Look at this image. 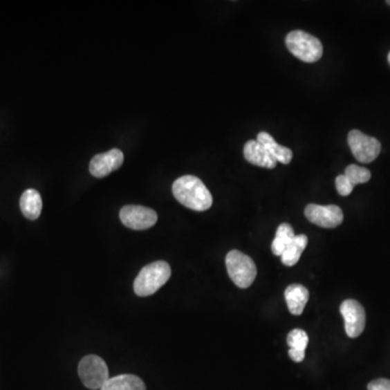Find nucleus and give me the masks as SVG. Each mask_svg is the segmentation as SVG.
Here are the masks:
<instances>
[{"mask_svg": "<svg viewBox=\"0 0 390 390\" xmlns=\"http://www.w3.org/2000/svg\"><path fill=\"white\" fill-rule=\"evenodd\" d=\"M173 193L178 202L196 212H204L213 205V196L207 187L194 176L178 178L173 185Z\"/></svg>", "mask_w": 390, "mask_h": 390, "instance_id": "f257e3e1", "label": "nucleus"}, {"mask_svg": "<svg viewBox=\"0 0 390 390\" xmlns=\"http://www.w3.org/2000/svg\"><path fill=\"white\" fill-rule=\"evenodd\" d=\"M170 275L171 269L166 261L150 263L141 269L133 283V290L141 297L153 295L169 280Z\"/></svg>", "mask_w": 390, "mask_h": 390, "instance_id": "f03ea898", "label": "nucleus"}, {"mask_svg": "<svg viewBox=\"0 0 390 390\" xmlns=\"http://www.w3.org/2000/svg\"><path fill=\"white\" fill-rule=\"evenodd\" d=\"M286 44L290 53L304 62H317L323 55L320 40L304 30L290 32L286 36Z\"/></svg>", "mask_w": 390, "mask_h": 390, "instance_id": "7ed1b4c3", "label": "nucleus"}, {"mask_svg": "<svg viewBox=\"0 0 390 390\" xmlns=\"http://www.w3.org/2000/svg\"><path fill=\"white\" fill-rule=\"evenodd\" d=\"M228 273L235 286L241 288H250L255 281L257 268L252 258L240 250H233L225 257Z\"/></svg>", "mask_w": 390, "mask_h": 390, "instance_id": "20e7f679", "label": "nucleus"}, {"mask_svg": "<svg viewBox=\"0 0 390 390\" xmlns=\"http://www.w3.org/2000/svg\"><path fill=\"white\" fill-rule=\"evenodd\" d=\"M78 374L88 389H101L109 380L108 365L102 358L95 355L84 357L78 364Z\"/></svg>", "mask_w": 390, "mask_h": 390, "instance_id": "39448f33", "label": "nucleus"}, {"mask_svg": "<svg viewBox=\"0 0 390 390\" xmlns=\"http://www.w3.org/2000/svg\"><path fill=\"white\" fill-rule=\"evenodd\" d=\"M348 145L355 160L364 164L375 160L382 150V145L376 138L370 137L357 129L351 130L348 135Z\"/></svg>", "mask_w": 390, "mask_h": 390, "instance_id": "423d86ee", "label": "nucleus"}, {"mask_svg": "<svg viewBox=\"0 0 390 390\" xmlns=\"http://www.w3.org/2000/svg\"><path fill=\"white\" fill-rule=\"evenodd\" d=\"M120 221L133 230H147L158 221L156 210L140 205H127L120 212Z\"/></svg>", "mask_w": 390, "mask_h": 390, "instance_id": "0eeeda50", "label": "nucleus"}, {"mask_svg": "<svg viewBox=\"0 0 390 390\" xmlns=\"http://www.w3.org/2000/svg\"><path fill=\"white\" fill-rule=\"evenodd\" d=\"M305 216L310 223L326 229L338 227L344 221L343 210L336 205L309 204L305 208Z\"/></svg>", "mask_w": 390, "mask_h": 390, "instance_id": "6e6552de", "label": "nucleus"}, {"mask_svg": "<svg viewBox=\"0 0 390 390\" xmlns=\"http://www.w3.org/2000/svg\"><path fill=\"white\" fill-rule=\"evenodd\" d=\"M340 313L345 320V331L351 338H357L365 328L364 308L355 299L344 300L340 305Z\"/></svg>", "mask_w": 390, "mask_h": 390, "instance_id": "1a4fd4ad", "label": "nucleus"}, {"mask_svg": "<svg viewBox=\"0 0 390 390\" xmlns=\"http://www.w3.org/2000/svg\"><path fill=\"white\" fill-rule=\"evenodd\" d=\"M124 154L118 149H112L109 152L101 153L93 156L91 160L89 170L91 175L95 178H103L118 169L123 165Z\"/></svg>", "mask_w": 390, "mask_h": 390, "instance_id": "9d476101", "label": "nucleus"}, {"mask_svg": "<svg viewBox=\"0 0 390 390\" xmlns=\"http://www.w3.org/2000/svg\"><path fill=\"white\" fill-rule=\"evenodd\" d=\"M244 156L250 164L268 169L275 168L278 162L271 156L270 153L268 152L267 149L257 140H250L246 142L244 147Z\"/></svg>", "mask_w": 390, "mask_h": 390, "instance_id": "9b49d317", "label": "nucleus"}, {"mask_svg": "<svg viewBox=\"0 0 390 390\" xmlns=\"http://www.w3.org/2000/svg\"><path fill=\"white\" fill-rule=\"evenodd\" d=\"M284 296L290 313L294 315H300L309 299V290L301 284H292L286 288Z\"/></svg>", "mask_w": 390, "mask_h": 390, "instance_id": "f8f14e48", "label": "nucleus"}, {"mask_svg": "<svg viewBox=\"0 0 390 390\" xmlns=\"http://www.w3.org/2000/svg\"><path fill=\"white\" fill-rule=\"evenodd\" d=\"M257 141L267 149L268 152L270 153L271 156L277 162H282L284 165L290 164L292 158V152L290 149L282 147L273 139L272 136L269 135L265 131L258 133Z\"/></svg>", "mask_w": 390, "mask_h": 390, "instance_id": "ddd939ff", "label": "nucleus"}, {"mask_svg": "<svg viewBox=\"0 0 390 390\" xmlns=\"http://www.w3.org/2000/svg\"><path fill=\"white\" fill-rule=\"evenodd\" d=\"M20 208L23 215L30 221H35L43 210V201L39 192L35 189H28L20 200Z\"/></svg>", "mask_w": 390, "mask_h": 390, "instance_id": "4468645a", "label": "nucleus"}, {"mask_svg": "<svg viewBox=\"0 0 390 390\" xmlns=\"http://www.w3.org/2000/svg\"><path fill=\"white\" fill-rule=\"evenodd\" d=\"M100 390H147L140 378L131 374H123L109 378Z\"/></svg>", "mask_w": 390, "mask_h": 390, "instance_id": "2eb2a0df", "label": "nucleus"}, {"mask_svg": "<svg viewBox=\"0 0 390 390\" xmlns=\"http://www.w3.org/2000/svg\"><path fill=\"white\" fill-rule=\"evenodd\" d=\"M307 235H295L294 240L290 242V245L281 256L283 265L288 266V267L295 266L299 261L300 256L304 253V250L307 248Z\"/></svg>", "mask_w": 390, "mask_h": 390, "instance_id": "dca6fc26", "label": "nucleus"}, {"mask_svg": "<svg viewBox=\"0 0 390 390\" xmlns=\"http://www.w3.org/2000/svg\"><path fill=\"white\" fill-rule=\"evenodd\" d=\"M295 238V233L292 230V225L288 223H282L279 225L275 233V238L273 240L272 245H271V250H272L273 255L282 256L284 250L290 245V242Z\"/></svg>", "mask_w": 390, "mask_h": 390, "instance_id": "f3484780", "label": "nucleus"}, {"mask_svg": "<svg viewBox=\"0 0 390 390\" xmlns=\"http://www.w3.org/2000/svg\"><path fill=\"white\" fill-rule=\"evenodd\" d=\"M345 176L353 185H357L368 183L371 179V171L366 168L351 164L346 168Z\"/></svg>", "mask_w": 390, "mask_h": 390, "instance_id": "a211bd4d", "label": "nucleus"}, {"mask_svg": "<svg viewBox=\"0 0 390 390\" xmlns=\"http://www.w3.org/2000/svg\"><path fill=\"white\" fill-rule=\"evenodd\" d=\"M308 343H309V337H308L307 333L300 328L292 330L288 335V344L290 349L305 351Z\"/></svg>", "mask_w": 390, "mask_h": 390, "instance_id": "6ab92c4d", "label": "nucleus"}, {"mask_svg": "<svg viewBox=\"0 0 390 390\" xmlns=\"http://www.w3.org/2000/svg\"><path fill=\"white\" fill-rule=\"evenodd\" d=\"M335 185L336 190L342 196H348L355 188V185L349 181V179L345 175H340L336 177Z\"/></svg>", "mask_w": 390, "mask_h": 390, "instance_id": "aec40b11", "label": "nucleus"}, {"mask_svg": "<svg viewBox=\"0 0 390 390\" xmlns=\"http://www.w3.org/2000/svg\"><path fill=\"white\" fill-rule=\"evenodd\" d=\"M368 390H390V380L378 378L372 380L368 385Z\"/></svg>", "mask_w": 390, "mask_h": 390, "instance_id": "412c9836", "label": "nucleus"}, {"mask_svg": "<svg viewBox=\"0 0 390 390\" xmlns=\"http://www.w3.org/2000/svg\"><path fill=\"white\" fill-rule=\"evenodd\" d=\"M288 355L294 362H301L305 359V351H295V349H290V348Z\"/></svg>", "mask_w": 390, "mask_h": 390, "instance_id": "4be33fe9", "label": "nucleus"}, {"mask_svg": "<svg viewBox=\"0 0 390 390\" xmlns=\"http://www.w3.org/2000/svg\"><path fill=\"white\" fill-rule=\"evenodd\" d=\"M388 62H389V65H390V53L389 55H388Z\"/></svg>", "mask_w": 390, "mask_h": 390, "instance_id": "5701e85b", "label": "nucleus"}, {"mask_svg": "<svg viewBox=\"0 0 390 390\" xmlns=\"http://www.w3.org/2000/svg\"><path fill=\"white\" fill-rule=\"evenodd\" d=\"M387 3L390 6V0H388Z\"/></svg>", "mask_w": 390, "mask_h": 390, "instance_id": "b1692460", "label": "nucleus"}]
</instances>
